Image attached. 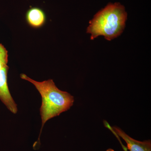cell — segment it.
I'll return each mask as SVG.
<instances>
[{
	"mask_svg": "<svg viewBox=\"0 0 151 151\" xmlns=\"http://www.w3.org/2000/svg\"><path fill=\"white\" fill-rule=\"evenodd\" d=\"M20 77L33 84L41 96V134L47 121L67 111L73 106L74 97L68 92L60 90L52 79L40 82L29 78L24 73L21 74Z\"/></svg>",
	"mask_w": 151,
	"mask_h": 151,
	"instance_id": "cell-1",
	"label": "cell"
},
{
	"mask_svg": "<svg viewBox=\"0 0 151 151\" xmlns=\"http://www.w3.org/2000/svg\"><path fill=\"white\" fill-rule=\"evenodd\" d=\"M127 17L125 7L121 4H108L89 22L87 32L91 34V40L103 36L107 40L111 41L122 34Z\"/></svg>",
	"mask_w": 151,
	"mask_h": 151,
	"instance_id": "cell-2",
	"label": "cell"
},
{
	"mask_svg": "<svg viewBox=\"0 0 151 151\" xmlns=\"http://www.w3.org/2000/svg\"><path fill=\"white\" fill-rule=\"evenodd\" d=\"M9 66L0 70V100L10 111L16 114L17 106L12 97L8 85V72Z\"/></svg>",
	"mask_w": 151,
	"mask_h": 151,
	"instance_id": "cell-3",
	"label": "cell"
},
{
	"mask_svg": "<svg viewBox=\"0 0 151 151\" xmlns=\"http://www.w3.org/2000/svg\"><path fill=\"white\" fill-rule=\"evenodd\" d=\"M105 126L110 129L114 134L121 137L127 144V149L129 151H151L150 140L140 142L136 140L127 134L120 128L117 127H112L106 122Z\"/></svg>",
	"mask_w": 151,
	"mask_h": 151,
	"instance_id": "cell-4",
	"label": "cell"
},
{
	"mask_svg": "<svg viewBox=\"0 0 151 151\" xmlns=\"http://www.w3.org/2000/svg\"><path fill=\"white\" fill-rule=\"evenodd\" d=\"M26 20L31 27L37 29L42 27L46 21V16L43 10L38 7L29 9L26 14Z\"/></svg>",
	"mask_w": 151,
	"mask_h": 151,
	"instance_id": "cell-5",
	"label": "cell"
},
{
	"mask_svg": "<svg viewBox=\"0 0 151 151\" xmlns=\"http://www.w3.org/2000/svg\"><path fill=\"white\" fill-rule=\"evenodd\" d=\"M8 52L1 43H0V70L8 66Z\"/></svg>",
	"mask_w": 151,
	"mask_h": 151,
	"instance_id": "cell-6",
	"label": "cell"
},
{
	"mask_svg": "<svg viewBox=\"0 0 151 151\" xmlns=\"http://www.w3.org/2000/svg\"><path fill=\"white\" fill-rule=\"evenodd\" d=\"M106 151H115L114 150H113V149L110 148L108 149V150H106Z\"/></svg>",
	"mask_w": 151,
	"mask_h": 151,
	"instance_id": "cell-7",
	"label": "cell"
}]
</instances>
